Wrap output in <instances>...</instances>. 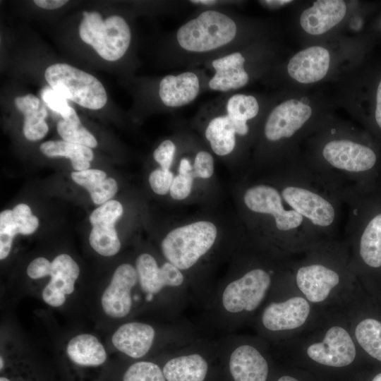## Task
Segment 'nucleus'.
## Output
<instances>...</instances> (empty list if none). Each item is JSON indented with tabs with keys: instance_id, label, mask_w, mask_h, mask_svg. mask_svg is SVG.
Wrapping results in <instances>:
<instances>
[{
	"instance_id": "f8f14e48",
	"label": "nucleus",
	"mask_w": 381,
	"mask_h": 381,
	"mask_svg": "<svg viewBox=\"0 0 381 381\" xmlns=\"http://www.w3.org/2000/svg\"><path fill=\"white\" fill-rule=\"evenodd\" d=\"M123 206L117 200H109L96 208L90 216L92 229L89 241L92 248L103 256L116 255L121 242L115 224L123 214Z\"/></svg>"
},
{
	"instance_id": "3c124183",
	"label": "nucleus",
	"mask_w": 381,
	"mask_h": 381,
	"mask_svg": "<svg viewBox=\"0 0 381 381\" xmlns=\"http://www.w3.org/2000/svg\"><path fill=\"white\" fill-rule=\"evenodd\" d=\"M0 381H10V380L6 377H1L0 378Z\"/></svg>"
},
{
	"instance_id": "423d86ee",
	"label": "nucleus",
	"mask_w": 381,
	"mask_h": 381,
	"mask_svg": "<svg viewBox=\"0 0 381 381\" xmlns=\"http://www.w3.org/2000/svg\"><path fill=\"white\" fill-rule=\"evenodd\" d=\"M44 78L64 98L90 109H99L107 103L106 90L95 76L67 64L49 66Z\"/></svg>"
},
{
	"instance_id": "20e7f679",
	"label": "nucleus",
	"mask_w": 381,
	"mask_h": 381,
	"mask_svg": "<svg viewBox=\"0 0 381 381\" xmlns=\"http://www.w3.org/2000/svg\"><path fill=\"white\" fill-rule=\"evenodd\" d=\"M217 236V229L214 223L198 221L169 231L161 243V249L168 262L186 270L210 250Z\"/></svg>"
},
{
	"instance_id": "9d476101",
	"label": "nucleus",
	"mask_w": 381,
	"mask_h": 381,
	"mask_svg": "<svg viewBox=\"0 0 381 381\" xmlns=\"http://www.w3.org/2000/svg\"><path fill=\"white\" fill-rule=\"evenodd\" d=\"M322 155L332 167L348 173H360L371 169L377 155L370 147L348 139H334L327 142Z\"/></svg>"
},
{
	"instance_id": "b1692460",
	"label": "nucleus",
	"mask_w": 381,
	"mask_h": 381,
	"mask_svg": "<svg viewBox=\"0 0 381 381\" xmlns=\"http://www.w3.org/2000/svg\"><path fill=\"white\" fill-rule=\"evenodd\" d=\"M69 358L83 366H97L107 359L104 347L98 339L90 334H81L72 338L66 346Z\"/></svg>"
},
{
	"instance_id": "58836bf2",
	"label": "nucleus",
	"mask_w": 381,
	"mask_h": 381,
	"mask_svg": "<svg viewBox=\"0 0 381 381\" xmlns=\"http://www.w3.org/2000/svg\"><path fill=\"white\" fill-rule=\"evenodd\" d=\"M72 179L87 190L107 178L106 173L99 169H86L74 171L71 174Z\"/></svg>"
},
{
	"instance_id": "4468645a",
	"label": "nucleus",
	"mask_w": 381,
	"mask_h": 381,
	"mask_svg": "<svg viewBox=\"0 0 381 381\" xmlns=\"http://www.w3.org/2000/svg\"><path fill=\"white\" fill-rule=\"evenodd\" d=\"M138 280L136 270L131 265L124 263L116 269L101 299L107 315L121 318L128 315L132 307L131 290Z\"/></svg>"
},
{
	"instance_id": "39448f33",
	"label": "nucleus",
	"mask_w": 381,
	"mask_h": 381,
	"mask_svg": "<svg viewBox=\"0 0 381 381\" xmlns=\"http://www.w3.org/2000/svg\"><path fill=\"white\" fill-rule=\"evenodd\" d=\"M79 27L81 40L91 45L104 59L117 61L127 53L132 42V31L126 20L113 15L103 20L97 12H83Z\"/></svg>"
},
{
	"instance_id": "7ed1b4c3",
	"label": "nucleus",
	"mask_w": 381,
	"mask_h": 381,
	"mask_svg": "<svg viewBox=\"0 0 381 381\" xmlns=\"http://www.w3.org/2000/svg\"><path fill=\"white\" fill-rule=\"evenodd\" d=\"M265 47L253 42L240 49L205 63V70L211 72L206 91L221 94L235 92L247 86L255 75L256 68L267 57Z\"/></svg>"
},
{
	"instance_id": "c85d7f7f",
	"label": "nucleus",
	"mask_w": 381,
	"mask_h": 381,
	"mask_svg": "<svg viewBox=\"0 0 381 381\" xmlns=\"http://www.w3.org/2000/svg\"><path fill=\"white\" fill-rule=\"evenodd\" d=\"M57 131L64 141L90 148L97 145L95 138L80 123H71L61 120L57 123Z\"/></svg>"
},
{
	"instance_id": "72a5a7b5",
	"label": "nucleus",
	"mask_w": 381,
	"mask_h": 381,
	"mask_svg": "<svg viewBox=\"0 0 381 381\" xmlns=\"http://www.w3.org/2000/svg\"><path fill=\"white\" fill-rule=\"evenodd\" d=\"M214 173V158L205 150H198L194 157L192 175L193 178L208 179Z\"/></svg>"
},
{
	"instance_id": "ddd939ff",
	"label": "nucleus",
	"mask_w": 381,
	"mask_h": 381,
	"mask_svg": "<svg viewBox=\"0 0 381 381\" xmlns=\"http://www.w3.org/2000/svg\"><path fill=\"white\" fill-rule=\"evenodd\" d=\"M281 194L292 210L316 226L327 228L335 220L334 205L324 196L312 190L291 185L284 187Z\"/></svg>"
},
{
	"instance_id": "49530a36",
	"label": "nucleus",
	"mask_w": 381,
	"mask_h": 381,
	"mask_svg": "<svg viewBox=\"0 0 381 381\" xmlns=\"http://www.w3.org/2000/svg\"><path fill=\"white\" fill-rule=\"evenodd\" d=\"M193 164L187 157H183L179 162V174H192Z\"/></svg>"
},
{
	"instance_id": "a211bd4d",
	"label": "nucleus",
	"mask_w": 381,
	"mask_h": 381,
	"mask_svg": "<svg viewBox=\"0 0 381 381\" xmlns=\"http://www.w3.org/2000/svg\"><path fill=\"white\" fill-rule=\"evenodd\" d=\"M329 51L320 46H312L295 54L289 61L286 70L296 81L309 84L321 80L330 66Z\"/></svg>"
},
{
	"instance_id": "a878e982",
	"label": "nucleus",
	"mask_w": 381,
	"mask_h": 381,
	"mask_svg": "<svg viewBox=\"0 0 381 381\" xmlns=\"http://www.w3.org/2000/svg\"><path fill=\"white\" fill-rule=\"evenodd\" d=\"M79 274L80 268L75 260L67 254H60L52 262L51 279L46 286L64 294H71Z\"/></svg>"
},
{
	"instance_id": "4be33fe9",
	"label": "nucleus",
	"mask_w": 381,
	"mask_h": 381,
	"mask_svg": "<svg viewBox=\"0 0 381 381\" xmlns=\"http://www.w3.org/2000/svg\"><path fill=\"white\" fill-rule=\"evenodd\" d=\"M17 109L24 114L23 134L26 139L37 141L43 138L49 131L44 121L47 109L38 97L28 94L15 98Z\"/></svg>"
},
{
	"instance_id": "6e6552de",
	"label": "nucleus",
	"mask_w": 381,
	"mask_h": 381,
	"mask_svg": "<svg viewBox=\"0 0 381 381\" xmlns=\"http://www.w3.org/2000/svg\"><path fill=\"white\" fill-rule=\"evenodd\" d=\"M311 115L310 106L301 100L289 99L278 103L266 114L262 127L265 140L276 143L292 137Z\"/></svg>"
},
{
	"instance_id": "e433bc0d",
	"label": "nucleus",
	"mask_w": 381,
	"mask_h": 381,
	"mask_svg": "<svg viewBox=\"0 0 381 381\" xmlns=\"http://www.w3.org/2000/svg\"><path fill=\"white\" fill-rule=\"evenodd\" d=\"M174 178V174L170 170L159 168L151 172L149 183L155 193L164 195L169 192Z\"/></svg>"
},
{
	"instance_id": "a18cd8bd",
	"label": "nucleus",
	"mask_w": 381,
	"mask_h": 381,
	"mask_svg": "<svg viewBox=\"0 0 381 381\" xmlns=\"http://www.w3.org/2000/svg\"><path fill=\"white\" fill-rule=\"evenodd\" d=\"M263 7L269 9L279 8L287 4L291 3L290 0H264L258 1Z\"/></svg>"
},
{
	"instance_id": "37998d69",
	"label": "nucleus",
	"mask_w": 381,
	"mask_h": 381,
	"mask_svg": "<svg viewBox=\"0 0 381 381\" xmlns=\"http://www.w3.org/2000/svg\"><path fill=\"white\" fill-rule=\"evenodd\" d=\"M42 296L46 303L53 307H59L66 301V294L47 286L43 289Z\"/></svg>"
},
{
	"instance_id": "1a4fd4ad",
	"label": "nucleus",
	"mask_w": 381,
	"mask_h": 381,
	"mask_svg": "<svg viewBox=\"0 0 381 381\" xmlns=\"http://www.w3.org/2000/svg\"><path fill=\"white\" fill-rule=\"evenodd\" d=\"M282 199L277 188L264 184L249 188L243 197L244 203L250 210L272 216L279 231H292L303 225L304 219L295 210L286 209Z\"/></svg>"
},
{
	"instance_id": "c9c22d12",
	"label": "nucleus",
	"mask_w": 381,
	"mask_h": 381,
	"mask_svg": "<svg viewBox=\"0 0 381 381\" xmlns=\"http://www.w3.org/2000/svg\"><path fill=\"white\" fill-rule=\"evenodd\" d=\"M176 150L175 142L171 139H165L154 150L153 158L159 164L160 168L170 170Z\"/></svg>"
},
{
	"instance_id": "f257e3e1",
	"label": "nucleus",
	"mask_w": 381,
	"mask_h": 381,
	"mask_svg": "<svg viewBox=\"0 0 381 381\" xmlns=\"http://www.w3.org/2000/svg\"><path fill=\"white\" fill-rule=\"evenodd\" d=\"M254 25L227 8H198L166 40L172 68H195L254 42Z\"/></svg>"
},
{
	"instance_id": "2f4dec72",
	"label": "nucleus",
	"mask_w": 381,
	"mask_h": 381,
	"mask_svg": "<svg viewBox=\"0 0 381 381\" xmlns=\"http://www.w3.org/2000/svg\"><path fill=\"white\" fill-rule=\"evenodd\" d=\"M12 218L18 234L28 235L38 227V218L32 214L28 205L20 203L12 210Z\"/></svg>"
},
{
	"instance_id": "4c0bfd02",
	"label": "nucleus",
	"mask_w": 381,
	"mask_h": 381,
	"mask_svg": "<svg viewBox=\"0 0 381 381\" xmlns=\"http://www.w3.org/2000/svg\"><path fill=\"white\" fill-rule=\"evenodd\" d=\"M193 179L192 174H179L174 176L169 190L171 197L177 200L186 199L191 193Z\"/></svg>"
},
{
	"instance_id": "cd10ccee",
	"label": "nucleus",
	"mask_w": 381,
	"mask_h": 381,
	"mask_svg": "<svg viewBox=\"0 0 381 381\" xmlns=\"http://www.w3.org/2000/svg\"><path fill=\"white\" fill-rule=\"evenodd\" d=\"M359 345L373 358L381 361V322L373 318L360 321L355 328Z\"/></svg>"
},
{
	"instance_id": "f3484780",
	"label": "nucleus",
	"mask_w": 381,
	"mask_h": 381,
	"mask_svg": "<svg viewBox=\"0 0 381 381\" xmlns=\"http://www.w3.org/2000/svg\"><path fill=\"white\" fill-rule=\"evenodd\" d=\"M339 274L322 264H310L299 267L296 283L305 298L313 303H320L328 298L332 291L339 284Z\"/></svg>"
},
{
	"instance_id": "8fccbe9b",
	"label": "nucleus",
	"mask_w": 381,
	"mask_h": 381,
	"mask_svg": "<svg viewBox=\"0 0 381 381\" xmlns=\"http://www.w3.org/2000/svg\"><path fill=\"white\" fill-rule=\"evenodd\" d=\"M0 363H1V365H0V368H1V370L2 369V368L4 367V360L2 358V357L1 356V360H0Z\"/></svg>"
},
{
	"instance_id": "f704fd0d",
	"label": "nucleus",
	"mask_w": 381,
	"mask_h": 381,
	"mask_svg": "<svg viewBox=\"0 0 381 381\" xmlns=\"http://www.w3.org/2000/svg\"><path fill=\"white\" fill-rule=\"evenodd\" d=\"M117 190L116 181L113 178H106L87 190L93 202L101 205L109 200L116 193Z\"/></svg>"
},
{
	"instance_id": "79ce46f5",
	"label": "nucleus",
	"mask_w": 381,
	"mask_h": 381,
	"mask_svg": "<svg viewBox=\"0 0 381 381\" xmlns=\"http://www.w3.org/2000/svg\"><path fill=\"white\" fill-rule=\"evenodd\" d=\"M373 102V118L381 130V74L376 80Z\"/></svg>"
},
{
	"instance_id": "0eeeda50",
	"label": "nucleus",
	"mask_w": 381,
	"mask_h": 381,
	"mask_svg": "<svg viewBox=\"0 0 381 381\" xmlns=\"http://www.w3.org/2000/svg\"><path fill=\"white\" fill-rule=\"evenodd\" d=\"M271 282L270 274L263 269L248 271L226 286L222 297L224 308L231 313L255 310L264 300Z\"/></svg>"
},
{
	"instance_id": "ea45409f",
	"label": "nucleus",
	"mask_w": 381,
	"mask_h": 381,
	"mask_svg": "<svg viewBox=\"0 0 381 381\" xmlns=\"http://www.w3.org/2000/svg\"><path fill=\"white\" fill-rule=\"evenodd\" d=\"M52 262L45 258L34 259L27 268V274L31 279H40L50 275Z\"/></svg>"
},
{
	"instance_id": "dca6fc26",
	"label": "nucleus",
	"mask_w": 381,
	"mask_h": 381,
	"mask_svg": "<svg viewBox=\"0 0 381 381\" xmlns=\"http://www.w3.org/2000/svg\"><path fill=\"white\" fill-rule=\"evenodd\" d=\"M135 270L142 290L149 296L158 294L164 286H179L184 280L181 270L175 265L167 262L159 267L148 253L137 258Z\"/></svg>"
},
{
	"instance_id": "a19ab883",
	"label": "nucleus",
	"mask_w": 381,
	"mask_h": 381,
	"mask_svg": "<svg viewBox=\"0 0 381 381\" xmlns=\"http://www.w3.org/2000/svg\"><path fill=\"white\" fill-rule=\"evenodd\" d=\"M188 5L195 8H227L241 5L242 1L231 0H189L186 1Z\"/></svg>"
},
{
	"instance_id": "de8ad7c7",
	"label": "nucleus",
	"mask_w": 381,
	"mask_h": 381,
	"mask_svg": "<svg viewBox=\"0 0 381 381\" xmlns=\"http://www.w3.org/2000/svg\"><path fill=\"white\" fill-rule=\"evenodd\" d=\"M277 381H299V380H297L296 378L294 377H291V376H289V375H284V376H282V377H279Z\"/></svg>"
},
{
	"instance_id": "09e8293b",
	"label": "nucleus",
	"mask_w": 381,
	"mask_h": 381,
	"mask_svg": "<svg viewBox=\"0 0 381 381\" xmlns=\"http://www.w3.org/2000/svg\"><path fill=\"white\" fill-rule=\"evenodd\" d=\"M372 381H381V373L375 375Z\"/></svg>"
},
{
	"instance_id": "5701e85b",
	"label": "nucleus",
	"mask_w": 381,
	"mask_h": 381,
	"mask_svg": "<svg viewBox=\"0 0 381 381\" xmlns=\"http://www.w3.org/2000/svg\"><path fill=\"white\" fill-rule=\"evenodd\" d=\"M207 369L206 360L193 353L170 359L162 371L167 381H203Z\"/></svg>"
},
{
	"instance_id": "c03bdc74",
	"label": "nucleus",
	"mask_w": 381,
	"mask_h": 381,
	"mask_svg": "<svg viewBox=\"0 0 381 381\" xmlns=\"http://www.w3.org/2000/svg\"><path fill=\"white\" fill-rule=\"evenodd\" d=\"M35 4L44 9H55L65 5L68 1L65 0H35Z\"/></svg>"
},
{
	"instance_id": "9b49d317",
	"label": "nucleus",
	"mask_w": 381,
	"mask_h": 381,
	"mask_svg": "<svg viewBox=\"0 0 381 381\" xmlns=\"http://www.w3.org/2000/svg\"><path fill=\"white\" fill-rule=\"evenodd\" d=\"M308 356L313 361L330 367H344L355 359L356 349L349 332L334 325L326 332L322 340L309 345Z\"/></svg>"
},
{
	"instance_id": "2eb2a0df",
	"label": "nucleus",
	"mask_w": 381,
	"mask_h": 381,
	"mask_svg": "<svg viewBox=\"0 0 381 381\" xmlns=\"http://www.w3.org/2000/svg\"><path fill=\"white\" fill-rule=\"evenodd\" d=\"M310 313L309 301L302 296L269 304L262 314V323L268 330L282 332L303 326Z\"/></svg>"
},
{
	"instance_id": "bb28decb",
	"label": "nucleus",
	"mask_w": 381,
	"mask_h": 381,
	"mask_svg": "<svg viewBox=\"0 0 381 381\" xmlns=\"http://www.w3.org/2000/svg\"><path fill=\"white\" fill-rule=\"evenodd\" d=\"M359 252L367 265L375 268L381 267V213L375 216L363 231Z\"/></svg>"
},
{
	"instance_id": "c756f323",
	"label": "nucleus",
	"mask_w": 381,
	"mask_h": 381,
	"mask_svg": "<svg viewBox=\"0 0 381 381\" xmlns=\"http://www.w3.org/2000/svg\"><path fill=\"white\" fill-rule=\"evenodd\" d=\"M42 100L55 112L59 114L63 120L71 123H79L80 119L75 110L68 105L66 99L51 87H45L41 92Z\"/></svg>"
},
{
	"instance_id": "393cba45",
	"label": "nucleus",
	"mask_w": 381,
	"mask_h": 381,
	"mask_svg": "<svg viewBox=\"0 0 381 381\" xmlns=\"http://www.w3.org/2000/svg\"><path fill=\"white\" fill-rule=\"evenodd\" d=\"M40 149L49 157H64L70 159L71 165L76 171L88 169L90 162L94 157L90 147L64 140L44 142L40 145Z\"/></svg>"
},
{
	"instance_id": "f03ea898",
	"label": "nucleus",
	"mask_w": 381,
	"mask_h": 381,
	"mask_svg": "<svg viewBox=\"0 0 381 381\" xmlns=\"http://www.w3.org/2000/svg\"><path fill=\"white\" fill-rule=\"evenodd\" d=\"M262 111L259 98L253 95L222 93L198 108L193 123L202 128L216 155L226 157L236 151L238 138L248 135L250 123L260 117Z\"/></svg>"
},
{
	"instance_id": "7c9ffc66",
	"label": "nucleus",
	"mask_w": 381,
	"mask_h": 381,
	"mask_svg": "<svg viewBox=\"0 0 381 381\" xmlns=\"http://www.w3.org/2000/svg\"><path fill=\"white\" fill-rule=\"evenodd\" d=\"M123 381H166V378L157 365L152 362L140 361L128 368Z\"/></svg>"
},
{
	"instance_id": "412c9836",
	"label": "nucleus",
	"mask_w": 381,
	"mask_h": 381,
	"mask_svg": "<svg viewBox=\"0 0 381 381\" xmlns=\"http://www.w3.org/2000/svg\"><path fill=\"white\" fill-rule=\"evenodd\" d=\"M229 370L234 381H266L269 372L266 359L248 344L241 345L232 351Z\"/></svg>"
},
{
	"instance_id": "603ef678",
	"label": "nucleus",
	"mask_w": 381,
	"mask_h": 381,
	"mask_svg": "<svg viewBox=\"0 0 381 381\" xmlns=\"http://www.w3.org/2000/svg\"><path fill=\"white\" fill-rule=\"evenodd\" d=\"M380 25H381V20H380Z\"/></svg>"
},
{
	"instance_id": "6ab92c4d",
	"label": "nucleus",
	"mask_w": 381,
	"mask_h": 381,
	"mask_svg": "<svg viewBox=\"0 0 381 381\" xmlns=\"http://www.w3.org/2000/svg\"><path fill=\"white\" fill-rule=\"evenodd\" d=\"M346 13L342 0H318L305 9L299 19L303 30L311 35H322L339 24Z\"/></svg>"
},
{
	"instance_id": "473e14b6",
	"label": "nucleus",
	"mask_w": 381,
	"mask_h": 381,
	"mask_svg": "<svg viewBox=\"0 0 381 381\" xmlns=\"http://www.w3.org/2000/svg\"><path fill=\"white\" fill-rule=\"evenodd\" d=\"M18 234L12 218V210H6L0 214V259L9 254L13 238Z\"/></svg>"
},
{
	"instance_id": "aec40b11",
	"label": "nucleus",
	"mask_w": 381,
	"mask_h": 381,
	"mask_svg": "<svg viewBox=\"0 0 381 381\" xmlns=\"http://www.w3.org/2000/svg\"><path fill=\"white\" fill-rule=\"evenodd\" d=\"M155 337V331L151 325L131 322L121 325L114 333L111 341L119 351L139 358L147 353Z\"/></svg>"
}]
</instances>
